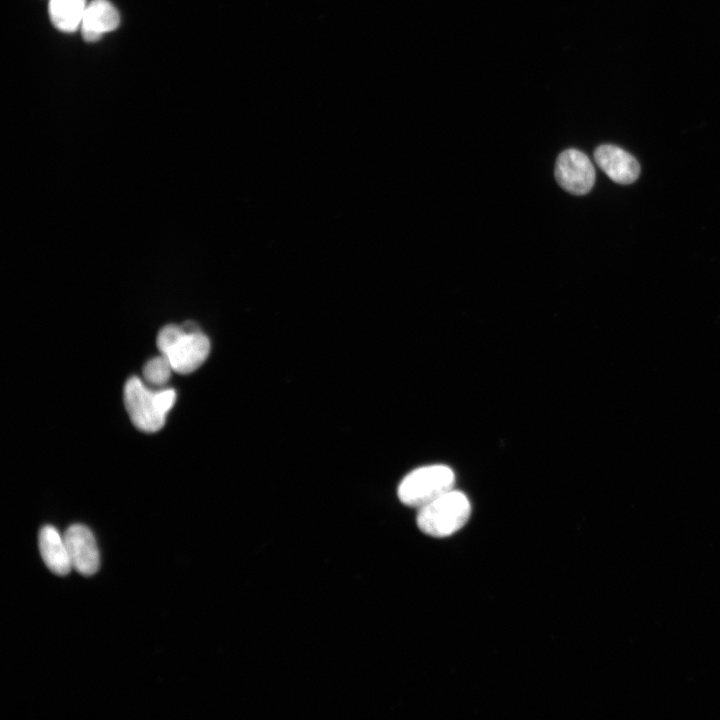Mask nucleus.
<instances>
[{"label": "nucleus", "instance_id": "9b49d317", "mask_svg": "<svg viewBox=\"0 0 720 720\" xmlns=\"http://www.w3.org/2000/svg\"><path fill=\"white\" fill-rule=\"evenodd\" d=\"M172 371L169 360L161 354L146 362L143 367V376L148 384L162 386L168 382Z\"/></svg>", "mask_w": 720, "mask_h": 720}, {"label": "nucleus", "instance_id": "20e7f679", "mask_svg": "<svg viewBox=\"0 0 720 720\" xmlns=\"http://www.w3.org/2000/svg\"><path fill=\"white\" fill-rule=\"evenodd\" d=\"M454 483V472L448 466H422L401 480L397 495L404 505L419 509L454 489Z\"/></svg>", "mask_w": 720, "mask_h": 720}, {"label": "nucleus", "instance_id": "1a4fd4ad", "mask_svg": "<svg viewBox=\"0 0 720 720\" xmlns=\"http://www.w3.org/2000/svg\"><path fill=\"white\" fill-rule=\"evenodd\" d=\"M39 549L44 563L54 574L64 576L71 571L64 538L55 527L46 525L40 530Z\"/></svg>", "mask_w": 720, "mask_h": 720}, {"label": "nucleus", "instance_id": "f03ea898", "mask_svg": "<svg viewBox=\"0 0 720 720\" xmlns=\"http://www.w3.org/2000/svg\"><path fill=\"white\" fill-rule=\"evenodd\" d=\"M123 399L132 423L139 430L151 433L164 426L166 415L175 403L176 392L172 388L153 390L133 376L125 383Z\"/></svg>", "mask_w": 720, "mask_h": 720}, {"label": "nucleus", "instance_id": "0eeeda50", "mask_svg": "<svg viewBox=\"0 0 720 720\" xmlns=\"http://www.w3.org/2000/svg\"><path fill=\"white\" fill-rule=\"evenodd\" d=\"M594 159L599 168L618 184H631L640 174V165L636 158L624 149L604 144L596 148Z\"/></svg>", "mask_w": 720, "mask_h": 720}, {"label": "nucleus", "instance_id": "9d476101", "mask_svg": "<svg viewBox=\"0 0 720 720\" xmlns=\"http://www.w3.org/2000/svg\"><path fill=\"white\" fill-rule=\"evenodd\" d=\"M86 7V0H50V19L60 31L74 32L81 25Z\"/></svg>", "mask_w": 720, "mask_h": 720}, {"label": "nucleus", "instance_id": "7ed1b4c3", "mask_svg": "<svg viewBox=\"0 0 720 720\" xmlns=\"http://www.w3.org/2000/svg\"><path fill=\"white\" fill-rule=\"evenodd\" d=\"M418 510L417 525L423 533L446 537L465 525L471 505L464 493L452 489Z\"/></svg>", "mask_w": 720, "mask_h": 720}, {"label": "nucleus", "instance_id": "39448f33", "mask_svg": "<svg viewBox=\"0 0 720 720\" xmlns=\"http://www.w3.org/2000/svg\"><path fill=\"white\" fill-rule=\"evenodd\" d=\"M555 178L567 192L584 195L594 185L595 169L586 154L571 148L561 152L557 157Z\"/></svg>", "mask_w": 720, "mask_h": 720}, {"label": "nucleus", "instance_id": "f257e3e1", "mask_svg": "<svg viewBox=\"0 0 720 720\" xmlns=\"http://www.w3.org/2000/svg\"><path fill=\"white\" fill-rule=\"evenodd\" d=\"M156 344L173 371L188 374L199 368L210 352V341L194 324H169L158 333Z\"/></svg>", "mask_w": 720, "mask_h": 720}, {"label": "nucleus", "instance_id": "423d86ee", "mask_svg": "<svg viewBox=\"0 0 720 720\" xmlns=\"http://www.w3.org/2000/svg\"><path fill=\"white\" fill-rule=\"evenodd\" d=\"M63 538L72 568L84 576L95 574L100 566V555L91 530L82 524H73Z\"/></svg>", "mask_w": 720, "mask_h": 720}, {"label": "nucleus", "instance_id": "6e6552de", "mask_svg": "<svg viewBox=\"0 0 720 720\" xmlns=\"http://www.w3.org/2000/svg\"><path fill=\"white\" fill-rule=\"evenodd\" d=\"M119 25V13L108 0H93L85 10L80 28L85 41L98 40Z\"/></svg>", "mask_w": 720, "mask_h": 720}]
</instances>
